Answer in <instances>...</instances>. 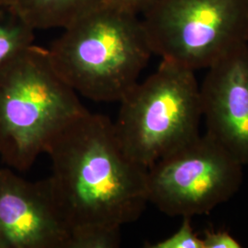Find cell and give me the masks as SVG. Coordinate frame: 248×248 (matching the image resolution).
Returning <instances> with one entry per match:
<instances>
[{
    "label": "cell",
    "instance_id": "cell-9",
    "mask_svg": "<svg viewBox=\"0 0 248 248\" xmlns=\"http://www.w3.org/2000/svg\"><path fill=\"white\" fill-rule=\"evenodd\" d=\"M96 0H11L9 9L34 31L63 29Z\"/></svg>",
    "mask_w": 248,
    "mask_h": 248
},
{
    "label": "cell",
    "instance_id": "cell-10",
    "mask_svg": "<svg viewBox=\"0 0 248 248\" xmlns=\"http://www.w3.org/2000/svg\"><path fill=\"white\" fill-rule=\"evenodd\" d=\"M35 31L9 9H0V72L34 45Z\"/></svg>",
    "mask_w": 248,
    "mask_h": 248
},
{
    "label": "cell",
    "instance_id": "cell-12",
    "mask_svg": "<svg viewBox=\"0 0 248 248\" xmlns=\"http://www.w3.org/2000/svg\"><path fill=\"white\" fill-rule=\"evenodd\" d=\"M203 248H240L242 245L229 232L207 230L202 235Z\"/></svg>",
    "mask_w": 248,
    "mask_h": 248
},
{
    "label": "cell",
    "instance_id": "cell-6",
    "mask_svg": "<svg viewBox=\"0 0 248 248\" xmlns=\"http://www.w3.org/2000/svg\"><path fill=\"white\" fill-rule=\"evenodd\" d=\"M243 168L207 133L148 169V197L160 212L192 218L211 213L237 193Z\"/></svg>",
    "mask_w": 248,
    "mask_h": 248
},
{
    "label": "cell",
    "instance_id": "cell-3",
    "mask_svg": "<svg viewBox=\"0 0 248 248\" xmlns=\"http://www.w3.org/2000/svg\"><path fill=\"white\" fill-rule=\"evenodd\" d=\"M88 111L53 68L47 49L32 45L0 72V156L24 172L59 133Z\"/></svg>",
    "mask_w": 248,
    "mask_h": 248
},
{
    "label": "cell",
    "instance_id": "cell-2",
    "mask_svg": "<svg viewBox=\"0 0 248 248\" xmlns=\"http://www.w3.org/2000/svg\"><path fill=\"white\" fill-rule=\"evenodd\" d=\"M47 52L62 79L97 102H120L154 54L138 15L99 4L64 27Z\"/></svg>",
    "mask_w": 248,
    "mask_h": 248
},
{
    "label": "cell",
    "instance_id": "cell-14",
    "mask_svg": "<svg viewBox=\"0 0 248 248\" xmlns=\"http://www.w3.org/2000/svg\"><path fill=\"white\" fill-rule=\"evenodd\" d=\"M11 0H0V9H9Z\"/></svg>",
    "mask_w": 248,
    "mask_h": 248
},
{
    "label": "cell",
    "instance_id": "cell-11",
    "mask_svg": "<svg viewBox=\"0 0 248 248\" xmlns=\"http://www.w3.org/2000/svg\"><path fill=\"white\" fill-rule=\"evenodd\" d=\"M183 222L173 234L165 239L149 244V248H203L202 236L196 232L191 218H182Z\"/></svg>",
    "mask_w": 248,
    "mask_h": 248
},
{
    "label": "cell",
    "instance_id": "cell-13",
    "mask_svg": "<svg viewBox=\"0 0 248 248\" xmlns=\"http://www.w3.org/2000/svg\"><path fill=\"white\" fill-rule=\"evenodd\" d=\"M154 1L155 0H96V4L139 15L142 14Z\"/></svg>",
    "mask_w": 248,
    "mask_h": 248
},
{
    "label": "cell",
    "instance_id": "cell-8",
    "mask_svg": "<svg viewBox=\"0 0 248 248\" xmlns=\"http://www.w3.org/2000/svg\"><path fill=\"white\" fill-rule=\"evenodd\" d=\"M207 70L200 85L205 133L242 165H248V44Z\"/></svg>",
    "mask_w": 248,
    "mask_h": 248
},
{
    "label": "cell",
    "instance_id": "cell-1",
    "mask_svg": "<svg viewBox=\"0 0 248 248\" xmlns=\"http://www.w3.org/2000/svg\"><path fill=\"white\" fill-rule=\"evenodd\" d=\"M45 154L46 178L70 234L69 248H116L122 227L142 215L148 197V169L130 159L113 123L89 110L53 138Z\"/></svg>",
    "mask_w": 248,
    "mask_h": 248
},
{
    "label": "cell",
    "instance_id": "cell-4",
    "mask_svg": "<svg viewBox=\"0 0 248 248\" xmlns=\"http://www.w3.org/2000/svg\"><path fill=\"white\" fill-rule=\"evenodd\" d=\"M120 104L113 123L117 140L124 154L145 169L201 134L200 84L195 71L176 62L162 60Z\"/></svg>",
    "mask_w": 248,
    "mask_h": 248
},
{
    "label": "cell",
    "instance_id": "cell-5",
    "mask_svg": "<svg viewBox=\"0 0 248 248\" xmlns=\"http://www.w3.org/2000/svg\"><path fill=\"white\" fill-rule=\"evenodd\" d=\"M142 14L153 53L193 71L248 44V0H155Z\"/></svg>",
    "mask_w": 248,
    "mask_h": 248
},
{
    "label": "cell",
    "instance_id": "cell-7",
    "mask_svg": "<svg viewBox=\"0 0 248 248\" xmlns=\"http://www.w3.org/2000/svg\"><path fill=\"white\" fill-rule=\"evenodd\" d=\"M70 234L47 180L0 169V248H69Z\"/></svg>",
    "mask_w": 248,
    "mask_h": 248
}]
</instances>
